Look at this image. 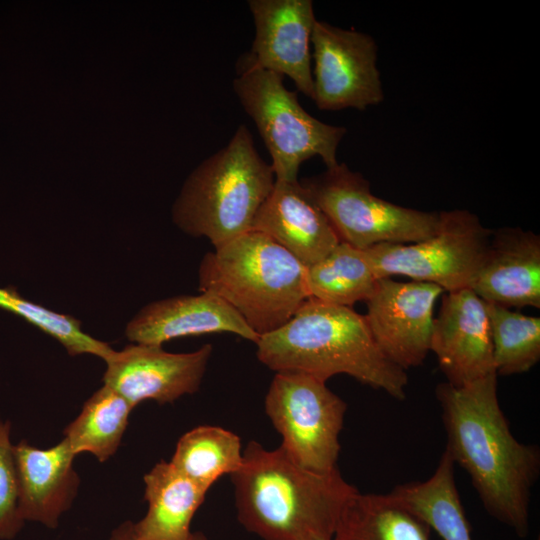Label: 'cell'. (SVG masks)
<instances>
[{"label": "cell", "instance_id": "cell-11", "mask_svg": "<svg viewBox=\"0 0 540 540\" xmlns=\"http://www.w3.org/2000/svg\"><path fill=\"white\" fill-rule=\"evenodd\" d=\"M442 293L433 283L386 277L366 301L364 317L376 344L405 371L421 365L430 352L434 306Z\"/></svg>", "mask_w": 540, "mask_h": 540}, {"label": "cell", "instance_id": "cell-12", "mask_svg": "<svg viewBox=\"0 0 540 540\" xmlns=\"http://www.w3.org/2000/svg\"><path fill=\"white\" fill-rule=\"evenodd\" d=\"M213 352L211 344L188 353H171L160 345L134 343L105 361L103 385L133 408L146 400L172 403L199 390Z\"/></svg>", "mask_w": 540, "mask_h": 540}, {"label": "cell", "instance_id": "cell-28", "mask_svg": "<svg viewBox=\"0 0 540 540\" xmlns=\"http://www.w3.org/2000/svg\"><path fill=\"white\" fill-rule=\"evenodd\" d=\"M107 540H140L135 531L132 521H125L111 532ZM188 540H208L207 536L199 531L192 532Z\"/></svg>", "mask_w": 540, "mask_h": 540}, {"label": "cell", "instance_id": "cell-24", "mask_svg": "<svg viewBox=\"0 0 540 540\" xmlns=\"http://www.w3.org/2000/svg\"><path fill=\"white\" fill-rule=\"evenodd\" d=\"M241 439L218 426H197L181 436L170 463L177 471L206 490L223 475L241 465Z\"/></svg>", "mask_w": 540, "mask_h": 540}, {"label": "cell", "instance_id": "cell-4", "mask_svg": "<svg viewBox=\"0 0 540 540\" xmlns=\"http://www.w3.org/2000/svg\"><path fill=\"white\" fill-rule=\"evenodd\" d=\"M307 267L269 236L248 231L207 252L200 292L229 304L259 336L288 322L310 298Z\"/></svg>", "mask_w": 540, "mask_h": 540}, {"label": "cell", "instance_id": "cell-19", "mask_svg": "<svg viewBox=\"0 0 540 540\" xmlns=\"http://www.w3.org/2000/svg\"><path fill=\"white\" fill-rule=\"evenodd\" d=\"M146 514L133 522L140 540H188L191 523L208 490L160 461L144 476Z\"/></svg>", "mask_w": 540, "mask_h": 540}, {"label": "cell", "instance_id": "cell-26", "mask_svg": "<svg viewBox=\"0 0 540 540\" xmlns=\"http://www.w3.org/2000/svg\"><path fill=\"white\" fill-rule=\"evenodd\" d=\"M0 309L21 317L56 339L71 356L91 354L106 361L114 352L108 343L82 331L79 320L31 302L13 286H0Z\"/></svg>", "mask_w": 540, "mask_h": 540}, {"label": "cell", "instance_id": "cell-30", "mask_svg": "<svg viewBox=\"0 0 540 540\" xmlns=\"http://www.w3.org/2000/svg\"><path fill=\"white\" fill-rule=\"evenodd\" d=\"M537 540H539V538Z\"/></svg>", "mask_w": 540, "mask_h": 540}, {"label": "cell", "instance_id": "cell-18", "mask_svg": "<svg viewBox=\"0 0 540 540\" xmlns=\"http://www.w3.org/2000/svg\"><path fill=\"white\" fill-rule=\"evenodd\" d=\"M252 230L272 238L306 267L324 258L341 242L299 180H275Z\"/></svg>", "mask_w": 540, "mask_h": 540}, {"label": "cell", "instance_id": "cell-25", "mask_svg": "<svg viewBox=\"0 0 540 540\" xmlns=\"http://www.w3.org/2000/svg\"><path fill=\"white\" fill-rule=\"evenodd\" d=\"M493 364L498 375L529 371L540 360V318L486 302Z\"/></svg>", "mask_w": 540, "mask_h": 540}, {"label": "cell", "instance_id": "cell-6", "mask_svg": "<svg viewBox=\"0 0 540 540\" xmlns=\"http://www.w3.org/2000/svg\"><path fill=\"white\" fill-rule=\"evenodd\" d=\"M238 68L233 90L271 156L275 180H298L300 165L315 156L327 168L338 163L345 127L324 123L305 111L282 75L253 65L245 55Z\"/></svg>", "mask_w": 540, "mask_h": 540}, {"label": "cell", "instance_id": "cell-21", "mask_svg": "<svg viewBox=\"0 0 540 540\" xmlns=\"http://www.w3.org/2000/svg\"><path fill=\"white\" fill-rule=\"evenodd\" d=\"M430 530L387 494L357 491L345 504L331 540H430Z\"/></svg>", "mask_w": 540, "mask_h": 540}, {"label": "cell", "instance_id": "cell-5", "mask_svg": "<svg viewBox=\"0 0 540 540\" xmlns=\"http://www.w3.org/2000/svg\"><path fill=\"white\" fill-rule=\"evenodd\" d=\"M274 183L271 164L242 124L226 146L189 175L173 205V221L186 234L221 247L252 230Z\"/></svg>", "mask_w": 540, "mask_h": 540}, {"label": "cell", "instance_id": "cell-22", "mask_svg": "<svg viewBox=\"0 0 540 540\" xmlns=\"http://www.w3.org/2000/svg\"><path fill=\"white\" fill-rule=\"evenodd\" d=\"M310 298L350 307L367 301L378 280L364 250L340 242L324 258L307 267Z\"/></svg>", "mask_w": 540, "mask_h": 540}, {"label": "cell", "instance_id": "cell-17", "mask_svg": "<svg viewBox=\"0 0 540 540\" xmlns=\"http://www.w3.org/2000/svg\"><path fill=\"white\" fill-rule=\"evenodd\" d=\"M13 449L21 518L56 529L77 496L76 454L65 439L46 449L22 440Z\"/></svg>", "mask_w": 540, "mask_h": 540}, {"label": "cell", "instance_id": "cell-3", "mask_svg": "<svg viewBox=\"0 0 540 540\" xmlns=\"http://www.w3.org/2000/svg\"><path fill=\"white\" fill-rule=\"evenodd\" d=\"M255 345L258 360L275 372H301L325 382L346 374L397 400L406 397L407 372L382 353L364 315L350 307L309 298Z\"/></svg>", "mask_w": 540, "mask_h": 540}, {"label": "cell", "instance_id": "cell-8", "mask_svg": "<svg viewBox=\"0 0 540 540\" xmlns=\"http://www.w3.org/2000/svg\"><path fill=\"white\" fill-rule=\"evenodd\" d=\"M346 410L325 381L301 372H276L265 397L280 447L296 464L318 473L337 469Z\"/></svg>", "mask_w": 540, "mask_h": 540}, {"label": "cell", "instance_id": "cell-29", "mask_svg": "<svg viewBox=\"0 0 540 540\" xmlns=\"http://www.w3.org/2000/svg\"><path fill=\"white\" fill-rule=\"evenodd\" d=\"M314 540H326V539H314Z\"/></svg>", "mask_w": 540, "mask_h": 540}, {"label": "cell", "instance_id": "cell-9", "mask_svg": "<svg viewBox=\"0 0 540 540\" xmlns=\"http://www.w3.org/2000/svg\"><path fill=\"white\" fill-rule=\"evenodd\" d=\"M437 232L414 243H382L364 249L378 278L403 275L433 283L444 292L470 288L482 263L492 230L477 215L441 211Z\"/></svg>", "mask_w": 540, "mask_h": 540}, {"label": "cell", "instance_id": "cell-7", "mask_svg": "<svg viewBox=\"0 0 540 540\" xmlns=\"http://www.w3.org/2000/svg\"><path fill=\"white\" fill-rule=\"evenodd\" d=\"M300 184L325 214L339 240L364 250L382 243H414L433 236L439 212L403 207L371 193L369 181L345 163Z\"/></svg>", "mask_w": 540, "mask_h": 540}, {"label": "cell", "instance_id": "cell-20", "mask_svg": "<svg viewBox=\"0 0 540 540\" xmlns=\"http://www.w3.org/2000/svg\"><path fill=\"white\" fill-rule=\"evenodd\" d=\"M454 462L444 451L434 473L425 481L394 487L387 496L425 522L442 540H472L460 500Z\"/></svg>", "mask_w": 540, "mask_h": 540}, {"label": "cell", "instance_id": "cell-10", "mask_svg": "<svg viewBox=\"0 0 540 540\" xmlns=\"http://www.w3.org/2000/svg\"><path fill=\"white\" fill-rule=\"evenodd\" d=\"M313 101L320 110H364L384 99L377 68V44L365 33L316 20Z\"/></svg>", "mask_w": 540, "mask_h": 540}, {"label": "cell", "instance_id": "cell-27", "mask_svg": "<svg viewBox=\"0 0 540 540\" xmlns=\"http://www.w3.org/2000/svg\"><path fill=\"white\" fill-rule=\"evenodd\" d=\"M11 423L0 416V540H12L25 521L18 511V481Z\"/></svg>", "mask_w": 540, "mask_h": 540}, {"label": "cell", "instance_id": "cell-15", "mask_svg": "<svg viewBox=\"0 0 540 540\" xmlns=\"http://www.w3.org/2000/svg\"><path fill=\"white\" fill-rule=\"evenodd\" d=\"M470 289L488 303L539 309V235L519 227L492 230Z\"/></svg>", "mask_w": 540, "mask_h": 540}, {"label": "cell", "instance_id": "cell-2", "mask_svg": "<svg viewBox=\"0 0 540 540\" xmlns=\"http://www.w3.org/2000/svg\"><path fill=\"white\" fill-rule=\"evenodd\" d=\"M239 523L261 540H331L347 501L358 491L337 469L318 473L281 447L255 441L230 475Z\"/></svg>", "mask_w": 540, "mask_h": 540}, {"label": "cell", "instance_id": "cell-16", "mask_svg": "<svg viewBox=\"0 0 540 540\" xmlns=\"http://www.w3.org/2000/svg\"><path fill=\"white\" fill-rule=\"evenodd\" d=\"M211 333H232L253 343L260 337L229 304L208 292L153 301L125 329L133 343L160 346L175 338Z\"/></svg>", "mask_w": 540, "mask_h": 540}, {"label": "cell", "instance_id": "cell-1", "mask_svg": "<svg viewBox=\"0 0 540 540\" xmlns=\"http://www.w3.org/2000/svg\"><path fill=\"white\" fill-rule=\"evenodd\" d=\"M436 397L447 435L445 451L469 474L487 513L526 537L540 450L511 433L498 400L497 374L463 386L440 383Z\"/></svg>", "mask_w": 540, "mask_h": 540}, {"label": "cell", "instance_id": "cell-13", "mask_svg": "<svg viewBox=\"0 0 540 540\" xmlns=\"http://www.w3.org/2000/svg\"><path fill=\"white\" fill-rule=\"evenodd\" d=\"M255 37L246 58L255 66L288 76L313 100L310 44L316 22L311 0H249Z\"/></svg>", "mask_w": 540, "mask_h": 540}, {"label": "cell", "instance_id": "cell-14", "mask_svg": "<svg viewBox=\"0 0 540 540\" xmlns=\"http://www.w3.org/2000/svg\"><path fill=\"white\" fill-rule=\"evenodd\" d=\"M430 351L453 386L495 373L486 302L470 288L443 294L433 320Z\"/></svg>", "mask_w": 540, "mask_h": 540}, {"label": "cell", "instance_id": "cell-23", "mask_svg": "<svg viewBox=\"0 0 540 540\" xmlns=\"http://www.w3.org/2000/svg\"><path fill=\"white\" fill-rule=\"evenodd\" d=\"M133 409L123 396L103 385L66 426L64 439L76 456L88 452L103 463L118 450Z\"/></svg>", "mask_w": 540, "mask_h": 540}]
</instances>
